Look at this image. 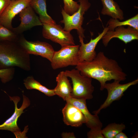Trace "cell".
Returning <instances> with one entry per match:
<instances>
[{
  "label": "cell",
  "mask_w": 138,
  "mask_h": 138,
  "mask_svg": "<svg viewBox=\"0 0 138 138\" xmlns=\"http://www.w3.org/2000/svg\"><path fill=\"white\" fill-rule=\"evenodd\" d=\"M64 6L63 9L67 14L71 15L78 9L79 4L73 0H63Z\"/></svg>",
  "instance_id": "603a6c76"
},
{
  "label": "cell",
  "mask_w": 138,
  "mask_h": 138,
  "mask_svg": "<svg viewBox=\"0 0 138 138\" xmlns=\"http://www.w3.org/2000/svg\"><path fill=\"white\" fill-rule=\"evenodd\" d=\"M17 42L29 54L39 55L51 61L55 51L49 43L38 41H29L23 37H19Z\"/></svg>",
  "instance_id": "9c48e42d"
},
{
  "label": "cell",
  "mask_w": 138,
  "mask_h": 138,
  "mask_svg": "<svg viewBox=\"0 0 138 138\" xmlns=\"http://www.w3.org/2000/svg\"><path fill=\"white\" fill-rule=\"evenodd\" d=\"M24 84L27 89L38 90L48 96L55 95L54 89H48L35 80L32 76L27 77L24 80Z\"/></svg>",
  "instance_id": "d6986e66"
},
{
  "label": "cell",
  "mask_w": 138,
  "mask_h": 138,
  "mask_svg": "<svg viewBox=\"0 0 138 138\" xmlns=\"http://www.w3.org/2000/svg\"><path fill=\"white\" fill-rule=\"evenodd\" d=\"M30 55L17 42H0V69L17 67L29 71L31 69Z\"/></svg>",
  "instance_id": "7a4b0ae2"
},
{
  "label": "cell",
  "mask_w": 138,
  "mask_h": 138,
  "mask_svg": "<svg viewBox=\"0 0 138 138\" xmlns=\"http://www.w3.org/2000/svg\"><path fill=\"white\" fill-rule=\"evenodd\" d=\"M20 23L13 30L18 34L28 30L33 27L42 26V24L34 10L29 5L23 9L19 14Z\"/></svg>",
  "instance_id": "4fadbf2b"
},
{
  "label": "cell",
  "mask_w": 138,
  "mask_h": 138,
  "mask_svg": "<svg viewBox=\"0 0 138 138\" xmlns=\"http://www.w3.org/2000/svg\"><path fill=\"white\" fill-rule=\"evenodd\" d=\"M12 0H0V17Z\"/></svg>",
  "instance_id": "484cf974"
},
{
  "label": "cell",
  "mask_w": 138,
  "mask_h": 138,
  "mask_svg": "<svg viewBox=\"0 0 138 138\" xmlns=\"http://www.w3.org/2000/svg\"><path fill=\"white\" fill-rule=\"evenodd\" d=\"M75 68L82 75L98 81L101 90L104 89L107 81L112 79L124 81L127 76L117 62L108 57L102 52H99L91 61L79 62Z\"/></svg>",
  "instance_id": "6da1fadb"
},
{
  "label": "cell",
  "mask_w": 138,
  "mask_h": 138,
  "mask_svg": "<svg viewBox=\"0 0 138 138\" xmlns=\"http://www.w3.org/2000/svg\"><path fill=\"white\" fill-rule=\"evenodd\" d=\"M62 111L63 121L67 125L78 127L85 123L86 119L82 112L71 103L66 102Z\"/></svg>",
  "instance_id": "9a60e30c"
},
{
  "label": "cell",
  "mask_w": 138,
  "mask_h": 138,
  "mask_svg": "<svg viewBox=\"0 0 138 138\" xmlns=\"http://www.w3.org/2000/svg\"><path fill=\"white\" fill-rule=\"evenodd\" d=\"M79 46L75 45L66 46L55 51L50 62L53 69L76 66L79 62L78 53Z\"/></svg>",
  "instance_id": "5b68a950"
},
{
  "label": "cell",
  "mask_w": 138,
  "mask_h": 138,
  "mask_svg": "<svg viewBox=\"0 0 138 138\" xmlns=\"http://www.w3.org/2000/svg\"><path fill=\"white\" fill-rule=\"evenodd\" d=\"M125 126L124 124L110 123L102 129V133L105 138H114L117 134L125 129Z\"/></svg>",
  "instance_id": "44dd1931"
},
{
  "label": "cell",
  "mask_w": 138,
  "mask_h": 138,
  "mask_svg": "<svg viewBox=\"0 0 138 138\" xmlns=\"http://www.w3.org/2000/svg\"><path fill=\"white\" fill-rule=\"evenodd\" d=\"M107 24L109 30L113 31L118 27L126 26L132 27L138 30V14L123 21L111 18L108 21Z\"/></svg>",
  "instance_id": "ffe728a7"
},
{
  "label": "cell",
  "mask_w": 138,
  "mask_h": 138,
  "mask_svg": "<svg viewBox=\"0 0 138 138\" xmlns=\"http://www.w3.org/2000/svg\"><path fill=\"white\" fill-rule=\"evenodd\" d=\"M10 100L13 101L15 106L14 112L12 115L6 120L2 124L0 125V130L9 131L15 135L16 138L26 137L25 131L21 132L17 124V121L19 117L24 112V110L30 105V101L26 96L23 94V100L22 106L19 108L17 104L20 100V98L17 96L11 97L9 96Z\"/></svg>",
  "instance_id": "8992f818"
},
{
  "label": "cell",
  "mask_w": 138,
  "mask_h": 138,
  "mask_svg": "<svg viewBox=\"0 0 138 138\" xmlns=\"http://www.w3.org/2000/svg\"><path fill=\"white\" fill-rule=\"evenodd\" d=\"M86 100L70 97L66 101L78 108L82 112L86 119L85 124L90 129L102 128V124L97 114L92 115L87 108Z\"/></svg>",
  "instance_id": "5bb4252c"
},
{
  "label": "cell",
  "mask_w": 138,
  "mask_h": 138,
  "mask_svg": "<svg viewBox=\"0 0 138 138\" xmlns=\"http://www.w3.org/2000/svg\"><path fill=\"white\" fill-rule=\"evenodd\" d=\"M89 138H104L102 133L101 128L90 129L87 133Z\"/></svg>",
  "instance_id": "d4e9b609"
},
{
  "label": "cell",
  "mask_w": 138,
  "mask_h": 138,
  "mask_svg": "<svg viewBox=\"0 0 138 138\" xmlns=\"http://www.w3.org/2000/svg\"><path fill=\"white\" fill-rule=\"evenodd\" d=\"M120 82L118 80H114L112 83L105 84L104 88V89H106L107 91V97L99 109L93 112V113L94 114H98L101 110L109 106L114 101L121 99L123 96L124 92L129 87L138 83V79L123 84H120Z\"/></svg>",
  "instance_id": "ba28073f"
},
{
  "label": "cell",
  "mask_w": 138,
  "mask_h": 138,
  "mask_svg": "<svg viewBox=\"0 0 138 138\" xmlns=\"http://www.w3.org/2000/svg\"><path fill=\"white\" fill-rule=\"evenodd\" d=\"M103 6L101 13L112 18L122 20L124 19L123 10L118 3L114 0H101Z\"/></svg>",
  "instance_id": "e0dca14e"
},
{
  "label": "cell",
  "mask_w": 138,
  "mask_h": 138,
  "mask_svg": "<svg viewBox=\"0 0 138 138\" xmlns=\"http://www.w3.org/2000/svg\"><path fill=\"white\" fill-rule=\"evenodd\" d=\"M42 26V34L44 38L59 44L61 47L75 45L70 32L64 30L60 25L44 24Z\"/></svg>",
  "instance_id": "52a82bcc"
},
{
  "label": "cell",
  "mask_w": 138,
  "mask_h": 138,
  "mask_svg": "<svg viewBox=\"0 0 138 138\" xmlns=\"http://www.w3.org/2000/svg\"><path fill=\"white\" fill-rule=\"evenodd\" d=\"M68 77L64 71L60 72L56 77L57 85L54 89L55 95L65 101L71 97L72 90Z\"/></svg>",
  "instance_id": "2e32d148"
},
{
  "label": "cell",
  "mask_w": 138,
  "mask_h": 138,
  "mask_svg": "<svg viewBox=\"0 0 138 138\" xmlns=\"http://www.w3.org/2000/svg\"><path fill=\"white\" fill-rule=\"evenodd\" d=\"M31 0H12L0 17V24L13 30V19L23 9L29 5Z\"/></svg>",
  "instance_id": "8fae6325"
},
{
  "label": "cell",
  "mask_w": 138,
  "mask_h": 138,
  "mask_svg": "<svg viewBox=\"0 0 138 138\" xmlns=\"http://www.w3.org/2000/svg\"><path fill=\"white\" fill-rule=\"evenodd\" d=\"M64 71L67 76L72 81L71 97L85 100L93 98L94 87L92 84V78L82 75L76 68Z\"/></svg>",
  "instance_id": "3957f363"
},
{
  "label": "cell",
  "mask_w": 138,
  "mask_h": 138,
  "mask_svg": "<svg viewBox=\"0 0 138 138\" xmlns=\"http://www.w3.org/2000/svg\"><path fill=\"white\" fill-rule=\"evenodd\" d=\"M15 72L14 67L0 69V79L3 83L8 82L13 78Z\"/></svg>",
  "instance_id": "cb8c5ba5"
},
{
  "label": "cell",
  "mask_w": 138,
  "mask_h": 138,
  "mask_svg": "<svg viewBox=\"0 0 138 138\" xmlns=\"http://www.w3.org/2000/svg\"><path fill=\"white\" fill-rule=\"evenodd\" d=\"M18 34L13 30L0 24V42H17L19 37Z\"/></svg>",
  "instance_id": "7402d4cb"
},
{
  "label": "cell",
  "mask_w": 138,
  "mask_h": 138,
  "mask_svg": "<svg viewBox=\"0 0 138 138\" xmlns=\"http://www.w3.org/2000/svg\"><path fill=\"white\" fill-rule=\"evenodd\" d=\"M79 6L78 10L70 15L67 14L63 9H62L61 14L63 19L60 22L64 25L63 29L70 31L75 29L77 30L79 38H85V30L82 27L84 20V15L90 8L91 4L88 0H79Z\"/></svg>",
  "instance_id": "277c9868"
},
{
  "label": "cell",
  "mask_w": 138,
  "mask_h": 138,
  "mask_svg": "<svg viewBox=\"0 0 138 138\" xmlns=\"http://www.w3.org/2000/svg\"><path fill=\"white\" fill-rule=\"evenodd\" d=\"M108 30V27H106L94 39L91 38L90 41L87 43H84L83 39L79 38L80 43L78 52L79 62H90L95 58L97 54L95 51V48Z\"/></svg>",
  "instance_id": "7c38bea8"
},
{
  "label": "cell",
  "mask_w": 138,
  "mask_h": 138,
  "mask_svg": "<svg viewBox=\"0 0 138 138\" xmlns=\"http://www.w3.org/2000/svg\"><path fill=\"white\" fill-rule=\"evenodd\" d=\"M47 0H31L29 6L39 16L42 24H54L55 21L48 14L46 5Z\"/></svg>",
  "instance_id": "ac0fdd59"
},
{
  "label": "cell",
  "mask_w": 138,
  "mask_h": 138,
  "mask_svg": "<svg viewBox=\"0 0 138 138\" xmlns=\"http://www.w3.org/2000/svg\"><path fill=\"white\" fill-rule=\"evenodd\" d=\"M114 38H118L126 44L138 40V30L129 26L127 28L119 26L113 31L108 30L101 39L103 45L107 47L110 40Z\"/></svg>",
  "instance_id": "30bf717a"
},
{
  "label": "cell",
  "mask_w": 138,
  "mask_h": 138,
  "mask_svg": "<svg viewBox=\"0 0 138 138\" xmlns=\"http://www.w3.org/2000/svg\"><path fill=\"white\" fill-rule=\"evenodd\" d=\"M128 137L125 134L121 132L117 134L114 138H128Z\"/></svg>",
  "instance_id": "4316f807"
}]
</instances>
